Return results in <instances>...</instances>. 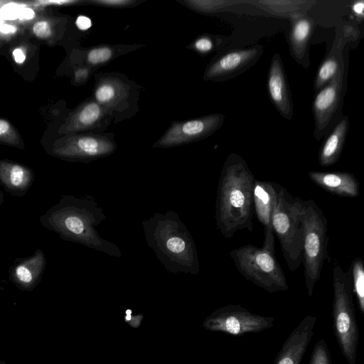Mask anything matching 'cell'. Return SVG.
Instances as JSON below:
<instances>
[{
	"instance_id": "obj_5",
	"label": "cell",
	"mask_w": 364,
	"mask_h": 364,
	"mask_svg": "<svg viewBox=\"0 0 364 364\" xmlns=\"http://www.w3.org/2000/svg\"><path fill=\"white\" fill-rule=\"evenodd\" d=\"M272 228L279 241L289 269L296 271L302 262L301 199L293 197L280 185L272 213Z\"/></svg>"
},
{
	"instance_id": "obj_29",
	"label": "cell",
	"mask_w": 364,
	"mask_h": 364,
	"mask_svg": "<svg viewBox=\"0 0 364 364\" xmlns=\"http://www.w3.org/2000/svg\"><path fill=\"white\" fill-rule=\"evenodd\" d=\"M0 142L14 146H21L20 138L13 127L2 119H0Z\"/></svg>"
},
{
	"instance_id": "obj_24",
	"label": "cell",
	"mask_w": 364,
	"mask_h": 364,
	"mask_svg": "<svg viewBox=\"0 0 364 364\" xmlns=\"http://www.w3.org/2000/svg\"><path fill=\"white\" fill-rule=\"evenodd\" d=\"M125 94L122 84L113 80H104L95 88V101L105 108H111L122 99Z\"/></svg>"
},
{
	"instance_id": "obj_2",
	"label": "cell",
	"mask_w": 364,
	"mask_h": 364,
	"mask_svg": "<svg viewBox=\"0 0 364 364\" xmlns=\"http://www.w3.org/2000/svg\"><path fill=\"white\" fill-rule=\"evenodd\" d=\"M255 181L239 154L228 156L220 171L215 203L216 225L225 238H231L238 230H252Z\"/></svg>"
},
{
	"instance_id": "obj_37",
	"label": "cell",
	"mask_w": 364,
	"mask_h": 364,
	"mask_svg": "<svg viewBox=\"0 0 364 364\" xmlns=\"http://www.w3.org/2000/svg\"><path fill=\"white\" fill-rule=\"evenodd\" d=\"M12 56L16 63L21 64L26 60V51L22 48H16L13 50Z\"/></svg>"
},
{
	"instance_id": "obj_28",
	"label": "cell",
	"mask_w": 364,
	"mask_h": 364,
	"mask_svg": "<svg viewBox=\"0 0 364 364\" xmlns=\"http://www.w3.org/2000/svg\"><path fill=\"white\" fill-rule=\"evenodd\" d=\"M113 50L108 46H100L91 49L87 54L86 60L91 65H97L109 61Z\"/></svg>"
},
{
	"instance_id": "obj_27",
	"label": "cell",
	"mask_w": 364,
	"mask_h": 364,
	"mask_svg": "<svg viewBox=\"0 0 364 364\" xmlns=\"http://www.w3.org/2000/svg\"><path fill=\"white\" fill-rule=\"evenodd\" d=\"M309 364H332L331 354L324 339L314 346Z\"/></svg>"
},
{
	"instance_id": "obj_10",
	"label": "cell",
	"mask_w": 364,
	"mask_h": 364,
	"mask_svg": "<svg viewBox=\"0 0 364 364\" xmlns=\"http://www.w3.org/2000/svg\"><path fill=\"white\" fill-rule=\"evenodd\" d=\"M116 148L114 141L105 136L71 135L56 140L50 154L69 161L89 163L109 156Z\"/></svg>"
},
{
	"instance_id": "obj_19",
	"label": "cell",
	"mask_w": 364,
	"mask_h": 364,
	"mask_svg": "<svg viewBox=\"0 0 364 364\" xmlns=\"http://www.w3.org/2000/svg\"><path fill=\"white\" fill-rule=\"evenodd\" d=\"M308 176L314 183L330 193L349 198H356L360 195L359 183L349 172L311 171Z\"/></svg>"
},
{
	"instance_id": "obj_30",
	"label": "cell",
	"mask_w": 364,
	"mask_h": 364,
	"mask_svg": "<svg viewBox=\"0 0 364 364\" xmlns=\"http://www.w3.org/2000/svg\"><path fill=\"white\" fill-rule=\"evenodd\" d=\"M223 41L220 36H203L194 42L193 47L200 53H208L221 46Z\"/></svg>"
},
{
	"instance_id": "obj_17",
	"label": "cell",
	"mask_w": 364,
	"mask_h": 364,
	"mask_svg": "<svg viewBox=\"0 0 364 364\" xmlns=\"http://www.w3.org/2000/svg\"><path fill=\"white\" fill-rule=\"evenodd\" d=\"M289 34L290 53L294 59L304 69H308L309 60V43L313 36L315 23L306 14L292 18Z\"/></svg>"
},
{
	"instance_id": "obj_9",
	"label": "cell",
	"mask_w": 364,
	"mask_h": 364,
	"mask_svg": "<svg viewBox=\"0 0 364 364\" xmlns=\"http://www.w3.org/2000/svg\"><path fill=\"white\" fill-rule=\"evenodd\" d=\"M274 321L273 317L253 314L240 305L229 304L211 313L202 326L210 331L242 336L270 328L274 326Z\"/></svg>"
},
{
	"instance_id": "obj_1",
	"label": "cell",
	"mask_w": 364,
	"mask_h": 364,
	"mask_svg": "<svg viewBox=\"0 0 364 364\" xmlns=\"http://www.w3.org/2000/svg\"><path fill=\"white\" fill-rule=\"evenodd\" d=\"M106 218L92 196L63 195L39 219L44 228L61 239L120 258L118 246L102 238L96 229Z\"/></svg>"
},
{
	"instance_id": "obj_32",
	"label": "cell",
	"mask_w": 364,
	"mask_h": 364,
	"mask_svg": "<svg viewBox=\"0 0 364 364\" xmlns=\"http://www.w3.org/2000/svg\"><path fill=\"white\" fill-rule=\"evenodd\" d=\"M21 7L14 4H8L0 9V18L4 20H15L18 18V13Z\"/></svg>"
},
{
	"instance_id": "obj_11",
	"label": "cell",
	"mask_w": 364,
	"mask_h": 364,
	"mask_svg": "<svg viewBox=\"0 0 364 364\" xmlns=\"http://www.w3.org/2000/svg\"><path fill=\"white\" fill-rule=\"evenodd\" d=\"M225 116L215 113L186 122L173 123L153 144L154 148L181 146L206 138L223 124Z\"/></svg>"
},
{
	"instance_id": "obj_8",
	"label": "cell",
	"mask_w": 364,
	"mask_h": 364,
	"mask_svg": "<svg viewBox=\"0 0 364 364\" xmlns=\"http://www.w3.org/2000/svg\"><path fill=\"white\" fill-rule=\"evenodd\" d=\"M345 54L337 75L320 89L312 102L314 136L318 141L326 136L342 117V105L347 89L348 58Z\"/></svg>"
},
{
	"instance_id": "obj_12",
	"label": "cell",
	"mask_w": 364,
	"mask_h": 364,
	"mask_svg": "<svg viewBox=\"0 0 364 364\" xmlns=\"http://www.w3.org/2000/svg\"><path fill=\"white\" fill-rule=\"evenodd\" d=\"M263 53L261 45L232 48L223 52L207 67L204 80L225 81L236 77L252 67Z\"/></svg>"
},
{
	"instance_id": "obj_16",
	"label": "cell",
	"mask_w": 364,
	"mask_h": 364,
	"mask_svg": "<svg viewBox=\"0 0 364 364\" xmlns=\"http://www.w3.org/2000/svg\"><path fill=\"white\" fill-rule=\"evenodd\" d=\"M46 267V255L37 249L27 257L17 258L9 268V277L19 289L32 291L40 283Z\"/></svg>"
},
{
	"instance_id": "obj_34",
	"label": "cell",
	"mask_w": 364,
	"mask_h": 364,
	"mask_svg": "<svg viewBox=\"0 0 364 364\" xmlns=\"http://www.w3.org/2000/svg\"><path fill=\"white\" fill-rule=\"evenodd\" d=\"M350 9L358 21H362L363 20L364 2L363 1H355L352 2Z\"/></svg>"
},
{
	"instance_id": "obj_40",
	"label": "cell",
	"mask_w": 364,
	"mask_h": 364,
	"mask_svg": "<svg viewBox=\"0 0 364 364\" xmlns=\"http://www.w3.org/2000/svg\"><path fill=\"white\" fill-rule=\"evenodd\" d=\"M3 202H4V193L0 190V205L3 203Z\"/></svg>"
},
{
	"instance_id": "obj_14",
	"label": "cell",
	"mask_w": 364,
	"mask_h": 364,
	"mask_svg": "<svg viewBox=\"0 0 364 364\" xmlns=\"http://www.w3.org/2000/svg\"><path fill=\"white\" fill-rule=\"evenodd\" d=\"M267 90L272 103L278 112L286 119L291 120L294 107L291 90L284 65L279 53L271 60L267 78Z\"/></svg>"
},
{
	"instance_id": "obj_21",
	"label": "cell",
	"mask_w": 364,
	"mask_h": 364,
	"mask_svg": "<svg viewBox=\"0 0 364 364\" xmlns=\"http://www.w3.org/2000/svg\"><path fill=\"white\" fill-rule=\"evenodd\" d=\"M350 121L346 115L342 116L338 123L328 133L322 144L318 154V164L321 166H329L340 159L348 132Z\"/></svg>"
},
{
	"instance_id": "obj_4",
	"label": "cell",
	"mask_w": 364,
	"mask_h": 364,
	"mask_svg": "<svg viewBox=\"0 0 364 364\" xmlns=\"http://www.w3.org/2000/svg\"><path fill=\"white\" fill-rule=\"evenodd\" d=\"M237 271L247 280L269 293L289 289L285 274L275 257L274 234L264 235L262 247L245 245L230 251Z\"/></svg>"
},
{
	"instance_id": "obj_25",
	"label": "cell",
	"mask_w": 364,
	"mask_h": 364,
	"mask_svg": "<svg viewBox=\"0 0 364 364\" xmlns=\"http://www.w3.org/2000/svg\"><path fill=\"white\" fill-rule=\"evenodd\" d=\"M247 0H186L190 9L203 14H215L236 5L247 4Z\"/></svg>"
},
{
	"instance_id": "obj_31",
	"label": "cell",
	"mask_w": 364,
	"mask_h": 364,
	"mask_svg": "<svg viewBox=\"0 0 364 364\" xmlns=\"http://www.w3.org/2000/svg\"><path fill=\"white\" fill-rule=\"evenodd\" d=\"M33 33L41 39H46L52 36V28L47 21H36L32 27Z\"/></svg>"
},
{
	"instance_id": "obj_35",
	"label": "cell",
	"mask_w": 364,
	"mask_h": 364,
	"mask_svg": "<svg viewBox=\"0 0 364 364\" xmlns=\"http://www.w3.org/2000/svg\"><path fill=\"white\" fill-rule=\"evenodd\" d=\"M75 24L80 30L85 31L91 27L92 21L87 16H79L76 19Z\"/></svg>"
},
{
	"instance_id": "obj_36",
	"label": "cell",
	"mask_w": 364,
	"mask_h": 364,
	"mask_svg": "<svg viewBox=\"0 0 364 364\" xmlns=\"http://www.w3.org/2000/svg\"><path fill=\"white\" fill-rule=\"evenodd\" d=\"M35 16L34 11L28 7L21 8L18 18L21 21H28L32 19Z\"/></svg>"
},
{
	"instance_id": "obj_3",
	"label": "cell",
	"mask_w": 364,
	"mask_h": 364,
	"mask_svg": "<svg viewBox=\"0 0 364 364\" xmlns=\"http://www.w3.org/2000/svg\"><path fill=\"white\" fill-rule=\"evenodd\" d=\"M142 226L148 246L168 272L193 275L200 272L195 241L176 212L156 213L144 219Z\"/></svg>"
},
{
	"instance_id": "obj_33",
	"label": "cell",
	"mask_w": 364,
	"mask_h": 364,
	"mask_svg": "<svg viewBox=\"0 0 364 364\" xmlns=\"http://www.w3.org/2000/svg\"><path fill=\"white\" fill-rule=\"evenodd\" d=\"M91 4L107 7H124L133 4L132 0H92Z\"/></svg>"
},
{
	"instance_id": "obj_6",
	"label": "cell",
	"mask_w": 364,
	"mask_h": 364,
	"mask_svg": "<svg viewBox=\"0 0 364 364\" xmlns=\"http://www.w3.org/2000/svg\"><path fill=\"white\" fill-rule=\"evenodd\" d=\"M303 220L302 262L305 286L311 297L319 280L323 263L327 258L328 237L327 220L322 210L311 200H301Z\"/></svg>"
},
{
	"instance_id": "obj_18",
	"label": "cell",
	"mask_w": 364,
	"mask_h": 364,
	"mask_svg": "<svg viewBox=\"0 0 364 364\" xmlns=\"http://www.w3.org/2000/svg\"><path fill=\"white\" fill-rule=\"evenodd\" d=\"M34 180L35 173L29 167L9 160H0V185L10 195L23 196Z\"/></svg>"
},
{
	"instance_id": "obj_15",
	"label": "cell",
	"mask_w": 364,
	"mask_h": 364,
	"mask_svg": "<svg viewBox=\"0 0 364 364\" xmlns=\"http://www.w3.org/2000/svg\"><path fill=\"white\" fill-rule=\"evenodd\" d=\"M316 317L305 316L283 343L273 364H301L314 336Z\"/></svg>"
},
{
	"instance_id": "obj_23",
	"label": "cell",
	"mask_w": 364,
	"mask_h": 364,
	"mask_svg": "<svg viewBox=\"0 0 364 364\" xmlns=\"http://www.w3.org/2000/svg\"><path fill=\"white\" fill-rule=\"evenodd\" d=\"M105 107L95 101L82 104L69 118L65 130L73 132L97 126L105 114Z\"/></svg>"
},
{
	"instance_id": "obj_26",
	"label": "cell",
	"mask_w": 364,
	"mask_h": 364,
	"mask_svg": "<svg viewBox=\"0 0 364 364\" xmlns=\"http://www.w3.org/2000/svg\"><path fill=\"white\" fill-rule=\"evenodd\" d=\"M353 293L355 294L359 309L364 314V268L363 260L360 257L353 259L351 267Z\"/></svg>"
},
{
	"instance_id": "obj_38",
	"label": "cell",
	"mask_w": 364,
	"mask_h": 364,
	"mask_svg": "<svg viewBox=\"0 0 364 364\" xmlns=\"http://www.w3.org/2000/svg\"><path fill=\"white\" fill-rule=\"evenodd\" d=\"M17 28L13 25L2 23L0 26V33L2 35H11L15 33Z\"/></svg>"
},
{
	"instance_id": "obj_7",
	"label": "cell",
	"mask_w": 364,
	"mask_h": 364,
	"mask_svg": "<svg viewBox=\"0 0 364 364\" xmlns=\"http://www.w3.org/2000/svg\"><path fill=\"white\" fill-rule=\"evenodd\" d=\"M333 327L340 350L348 364H355L359 331L349 275L338 264L333 268Z\"/></svg>"
},
{
	"instance_id": "obj_13",
	"label": "cell",
	"mask_w": 364,
	"mask_h": 364,
	"mask_svg": "<svg viewBox=\"0 0 364 364\" xmlns=\"http://www.w3.org/2000/svg\"><path fill=\"white\" fill-rule=\"evenodd\" d=\"M358 36V30L350 23L337 28L336 35L330 51L318 68L314 90L316 92L328 83L339 71L344 59L346 45Z\"/></svg>"
},
{
	"instance_id": "obj_39",
	"label": "cell",
	"mask_w": 364,
	"mask_h": 364,
	"mask_svg": "<svg viewBox=\"0 0 364 364\" xmlns=\"http://www.w3.org/2000/svg\"><path fill=\"white\" fill-rule=\"evenodd\" d=\"M88 75L87 69H79L75 72V80L79 82L85 80Z\"/></svg>"
},
{
	"instance_id": "obj_20",
	"label": "cell",
	"mask_w": 364,
	"mask_h": 364,
	"mask_svg": "<svg viewBox=\"0 0 364 364\" xmlns=\"http://www.w3.org/2000/svg\"><path fill=\"white\" fill-rule=\"evenodd\" d=\"M279 184L257 180L253 190V203L258 220L264 226V235L274 233L272 217Z\"/></svg>"
},
{
	"instance_id": "obj_41",
	"label": "cell",
	"mask_w": 364,
	"mask_h": 364,
	"mask_svg": "<svg viewBox=\"0 0 364 364\" xmlns=\"http://www.w3.org/2000/svg\"><path fill=\"white\" fill-rule=\"evenodd\" d=\"M3 23L1 18H0V26Z\"/></svg>"
},
{
	"instance_id": "obj_22",
	"label": "cell",
	"mask_w": 364,
	"mask_h": 364,
	"mask_svg": "<svg viewBox=\"0 0 364 364\" xmlns=\"http://www.w3.org/2000/svg\"><path fill=\"white\" fill-rule=\"evenodd\" d=\"M316 1L307 0H247L250 4L262 13L277 18H292L306 14Z\"/></svg>"
}]
</instances>
